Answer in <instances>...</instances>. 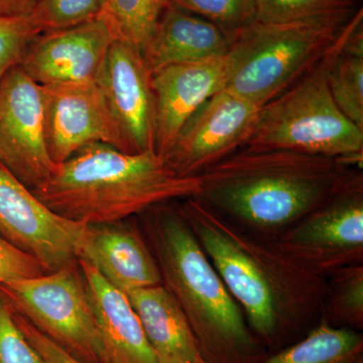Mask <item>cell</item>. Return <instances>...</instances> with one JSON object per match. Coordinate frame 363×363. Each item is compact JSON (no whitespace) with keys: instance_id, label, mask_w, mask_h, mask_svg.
<instances>
[{"instance_id":"6da1fadb","label":"cell","mask_w":363,"mask_h":363,"mask_svg":"<svg viewBox=\"0 0 363 363\" xmlns=\"http://www.w3.org/2000/svg\"><path fill=\"white\" fill-rule=\"evenodd\" d=\"M182 201L181 213L264 347H281L319 323L327 278L293 259L276 236L241 226L199 198Z\"/></svg>"},{"instance_id":"7a4b0ae2","label":"cell","mask_w":363,"mask_h":363,"mask_svg":"<svg viewBox=\"0 0 363 363\" xmlns=\"http://www.w3.org/2000/svg\"><path fill=\"white\" fill-rule=\"evenodd\" d=\"M352 173L333 157L245 147L197 176V198L241 226L278 236L323 204Z\"/></svg>"},{"instance_id":"3957f363","label":"cell","mask_w":363,"mask_h":363,"mask_svg":"<svg viewBox=\"0 0 363 363\" xmlns=\"http://www.w3.org/2000/svg\"><path fill=\"white\" fill-rule=\"evenodd\" d=\"M147 211L145 236L162 284L187 318L205 363H262L266 347L198 242L180 209Z\"/></svg>"},{"instance_id":"277c9868","label":"cell","mask_w":363,"mask_h":363,"mask_svg":"<svg viewBox=\"0 0 363 363\" xmlns=\"http://www.w3.org/2000/svg\"><path fill=\"white\" fill-rule=\"evenodd\" d=\"M198 177H182L155 150L128 154L106 143L86 145L32 190L55 213L85 224L124 221L150 208L199 195Z\"/></svg>"},{"instance_id":"5b68a950","label":"cell","mask_w":363,"mask_h":363,"mask_svg":"<svg viewBox=\"0 0 363 363\" xmlns=\"http://www.w3.org/2000/svg\"><path fill=\"white\" fill-rule=\"evenodd\" d=\"M345 26L312 68L260 108L247 149L294 150L341 160L350 167L362 164L363 130L338 108L328 82Z\"/></svg>"},{"instance_id":"8992f818","label":"cell","mask_w":363,"mask_h":363,"mask_svg":"<svg viewBox=\"0 0 363 363\" xmlns=\"http://www.w3.org/2000/svg\"><path fill=\"white\" fill-rule=\"evenodd\" d=\"M348 20L255 21L231 37L225 89L264 106L312 68Z\"/></svg>"},{"instance_id":"52a82bcc","label":"cell","mask_w":363,"mask_h":363,"mask_svg":"<svg viewBox=\"0 0 363 363\" xmlns=\"http://www.w3.org/2000/svg\"><path fill=\"white\" fill-rule=\"evenodd\" d=\"M14 311L82 363H104L96 320L78 262L37 278L0 284Z\"/></svg>"},{"instance_id":"ba28073f","label":"cell","mask_w":363,"mask_h":363,"mask_svg":"<svg viewBox=\"0 0 363 363\" xmlns=\"http://www.w3.org/2000/svg\"><path fill=\"white\" fill-rule=\"evenodd\" d=\"M276 240L293 259L325 278L341 267L363 264L362 172H353L328 200Z\"/></svg>"},{"instance_id":"9c48e42d","label":"cell","mask_w":363,"mask_h":363,"mask_svg":"<svg viewBox=\"0 0 363 363\" xmlns=\"http://www.w3.org/2000/svg\"><path fill=\"white\" fill-rule=\"evenodd\" d=\"M89 224L55 213L0 162V236L50 272L78 262Z\"/></svg>"},{"instance_id":"30bf717a","label":"cell","mask_w":363,"mask_h":363,"mask_svg":"<svg viewBox=\"0 0 363 363\" xmlns=\"http://www.w3.org/2000/svg\"><path fill=\"white\" fill-rule=\"evenodd\" d=\"M260 108L223 88L188 119L162 160L179 176H199L245 147Z\"/></svg>"},{"instance_id":"8fae6325","label":"cell","mask_w":363,"mask_h":363,"mask_svg":"<svg viewBox=\"0 0 363 363\" xmlns=\"http://www.w3.org/2000/svg\"><path fill=\"white\" fill-rule=\"evenodd\" d=\"M0 162L30 190L44 184L58 166L45 140L42 85L20 66L0 82Z\"/></svg>"},{"instance_id":"7c38bea8","label":"cell","mask_w":363,"mask_h":363,"mask_svg":"<svg viewBox=\"0 0 363 363\" xmlns=\"http://www.w3.org/2000/svg\"><path fill=\"white\" fill-rule=\"evenodd\" d=\"M42 89L45 140L55 164H63L90 143H106L124 152L101 86L64 83L42 86Z\"/></svg>"},{"instance_id":"4fadbf2b","label":"cell","mask_w":363,"mask_h":363,"mask_svg":"<svg viewBox=\"0 0 363 363\" xmlns=\"http://www.w3.org/2000/svg\"><path fill=\"white\" fill-rule=\"evenodd\" d=\"M99 85L123 140L124 152H156L152 74L142 52L121 40H114Z\"/></svg>"},{"instance_id":"5bb4252c","label":"cell","mask_w":363,"mask_h":363,"mask_svg":"<svg viewBox=\"0 0 363 363\" xmlns=\"http://www.w3.org/2000/svg\"><path fill=\"white\" fill-rule=\"evenodd\" d=\"M114 40L109 26L96 18L74 28L40 33L28 45L20 67L42 86L99 84Z\"/></svg>"},{"instance_id":"9a60e30c","label":"cell","mask_w":363,"mask_h":363,"mask_svg":"<svg viewBox=\"0 0 363 363\" xmlns=\"http://www.w3.org/2000/svg\"><path fill=\"white\" fill-rule=\"evenodd\" d=\"M230 74L228 54L218 58L177 64L152 74L156 104V152L171 149L188 119L203 104L225 88Z\"/></svg>"},{"instance_id":"2e32d148","label":"cell","mask_w":363,"mask_h":363,"mask_svg":"<svg viewBox=\"0 0 363 363\" xmlns=\"http://www.w3.org/2000/svg\"><path fill=\"white\" fill-rule=\"evenodd\" d=\"M79 259L89 264L112 286L128 294L162 284L161 272L147 238L123 221L89 224V233Z\"/></svg>"},{"instance_id":"e0dca14e","label":"cell","mask_w":363,"mask_h":363,"mask_svg":"<svg viewBox=\"0 0 363 363\" xmlns=\"http://www.w3.org/2000/svg\"><path fill=\"white\" fill-rule=\"evenodd\" d=\"M104 352V363H161L125 294L78 259Z\"/></svg>"},{"instance_id":"ac0fdd59","label":"cell","mask_w":363,"mask_h":363,"mask_svg":"<svg viewBox=\"0 0 363 363\" xmlns=\"http://www.w3.org/2000/svg\"><path fill=\"white\" fill-rule=\"evenodd\" d=\"M231 39L219 26L171 6L162 13L143 52L150 74L164 67L223 57Z\"/></svg>"},{"instance_id":"d6986e66","label":"cell","mask_w":363,"mask_h":363,"mask_svg":"<svg viewBox=\"0 0 363 363\" xmlns=\"http://www.w3.org/2000/svg\"><path fill=\"white\" fill-rule=\"evenodd\" d=\"M161 363H205L187 318L162 284L126 294Z\"/></svg>"},{"instance_id":"ffe728a7","label":"cell","mask_w":363,"mask_h":363,"mask_svg":"<svg viewBox=\"0 0 363 363\" xmlns=\"http://www.w3.org/2000/svg\"><path fill=\"white\" fill-rule=\"evenodd\" d=\"M332 97L344 116L363 130V13L352 14L328 75Z\"/></svg>"},{"instance_id":"44dd1931","label":"cell","mask_w":363,"mask_h":363,"mask_svg":"<svg viewBox=\"0 0 363 363\" xmlns=\"http://www.w3.org/2000/svg\"><path fill=\"white\" fill-rule=\"evenodd\" d=\"M262 363H363V335L320 320L304 338L267 357Z\"/></svg>"},{"instance_id":"7402d4cb","label":"cell","mask_w":363,"mask_h":363,"mask_svg":"<svg viewBox=\"0 0 363 363\" xmlns=\"http://www.w3.org/2000/svg\"><path fill=\"white\" fill-rule=\"evenodd\" d=\"M171 0H104L98 18L111 28L116 40L145 52Z\"/></svg>"},{"instance_id":"603a6c76","label":"cell","mask_w":363,"mask_h":363,"mask_svg":"<svg viewBox=\"0 0 363 363\" xmlns=\"http://www.w3.org/2000/svg\"><path fill=\"white\" fill-rule=\"evenodd\" d=\"M321 321L331 326L362 331L363 264H351L327 277Z\"/></svg>"},{"instance_id":"cb8c5ba5","label":"cell","mask_w":363,"mask_h":363,"mask_svg":"<svg viewBox=\"0 0 363 363\" xmlns=\"http://www.w3.org/2000/svg\"><path fill=\"white\" fill-rule=\"evenodd\" d=\"M257 21L294 23L317 20H348L354 0H255Z\"/></svg>"},{"instance_id":"d4e9b609","label":"cell","mask_w":363,"mask_h":363,"mask_svg":"<svg viewBox=\"0 0 363 363\" xmlns=\"http://www.w3.org/2000/svg\"><path fill=\"white\" fill-rule=\"evenodd\" d=\"M104 4V0H39L28 16L40 35L94 20Z\"/></svg>"},{"instance_id":"484cf974","label":"cell","mask_w":363,"mask_h":363,"mask_svg":"<svg viewBox=\"0 0 363 363\" xmlns=\"http://www.w3.org/2000/svg\"><path fill=\"white\" fill-rule=\"evenodd\" d=\"M171 4L219 26L230 39L257 21L255 0H171Z\"/></svg>"},{"instance_id":"4316f807","label":"cell","mask_w":363,"mask_h":363,"mask_svg":"<svg viewBox=\"0 0 363 363\" xmlns=\"http://www.w3.org/2000/svg\"><path fill=\"white\" fill-rule=\"evenodd\" d=\"M40 35L26 16H0V82L7 72L20 66L28 45Z\"/></svg>"},{"instance_id":"83f0119b","label":"cell","mask_w":363,"mask_h":363,"mask_svg":"<svg viewBox=\"0 0 363 363\" xmlns=\"http://www.w3.org/2000/svg\"><path fill=\"white\" fill-rule=\"evenodd\" d=\"M0 363H45L14 319L13 308L0 291Z\"/></svg>"},{"instance_id":"f1b7e54d","label":"cell","mask_w":363,"mask_h":363,"mask_svg":"<svg viewBox=\"0 0 363 363\" xmlns=\"http://www.w3.org/2000/svg\"><path fill=\"white\" fill-rule=\"evenodd\" d=\"M49 272L39 260L0 236V284L16 279L37 278Z\"/></svg>"},{"instance_id":"f546056e","label":"cell","mask_w":363,"mask_h":363,"mask_svg":"<svg viewBox=\"0 0 363 363\" xmlns=\"http://www.w3.org/2000/svg\"><path fill=\"white\" fill-rule=\"evenodd\" d=\"M14 319L28 342L45 363H82L60 348L51 339L38 330L26 318L13 310Z\"/></svg>"},{"instance_id":"4dcf8cb0","label":"cell","mask_w":363,"mask_h":363,"mask_svg":"<svg viewBox=\"0 0 363 363\" xmlns=\"http://www.w3.org/2000/svg\"><path fill=\"white\" fill-rule=\"evenodd\" d=\"M39 0H0V16H26Z\"/></svg>"}]
</instances>
